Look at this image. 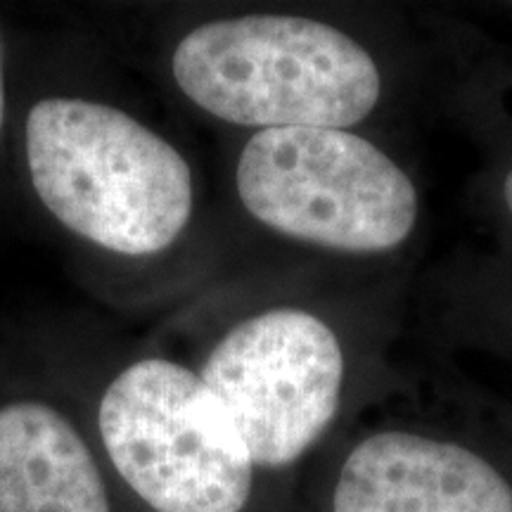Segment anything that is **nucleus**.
<instances>
[{
    "instance_id": "obj_3",
    "label": "nucleus",
    "mask_w": 512,
    "mask_h": 512,
    "mask_svg": "<svg viewBox=\"0 0 512 512\" xmlns=\"http://www.w3.org/2000/svg\"><path fill=\"white\" fill-rule=\"evenodd\" d=\"M238 192L264 226L339 252L399 247L418 219L406 171L347 128L259 131L240 155Z\"/></svg>"
},
{
    "instance_id": "obj_6",
    "label": "nucleus",
    "mask_w": 512,
    "mask_h": 512,
    "mask_svg": "<svg viewBox=\"0 0 512 512\" xmlns=\"http://www.w3.org/2000/svg\"><path fill=\"white\" fill-rule=\"evenodd\" d=\"M332 512H512V486L470 448L377 432L344 460Z\"/></svg>"
},
{
    "instance_id": "obj_1",
    "label": "nucleus",
    "mask_w": 512,
    "mask_h": 512,
    "mask_svg": "<svg viewBox=\"0 0 512 512\" xmlns=\"http://www.w3.org/2000/svg\"><path fill=\"white\" fill-rule=\"evenodd\" d=\"M27 162L50 214L110 252L157 254L190 221L188 162L117 107L79 98L36 102L27 117Z\"/></svg>"
},
{
    "instance_id": "obj_5",
    "label": "nucleus",
    "mask_w": 512,
    "mask_h": 512,
    "mask_svg": "<svg viewBox=\"0 0 512 512\" xmlns=\"http://www.w3.org/2000/svg\"><path fill=\"white\" fill-rule=\"evenodd\" d=\"M200 377L235 422L252 463L285 467L335 418L344 356L335 332L313 313L275 309L235 325Z\"/></svg>"
},
{
    "instance_id": "obj_4",
    "label": "nucleus",
    "mask_w": 512,
    "mask_h": 512,
    "mask_svg": "<svg viewBox=\"0 0 512 512\" xmlns=\"http://www.w3.org/2000/svg\"><path fill=\"white\" fill-rule=\"evenodd\" d=\"M100 437L121 479L157 512H242L252 456L200 375L145 358L110 384Z\"/></svg>"
},
{
    "instance_id": "obj_2",
    "label": "nucleus",
    "mask_w": 512,
    "mask_h": 512,
    "mask_svg": "<svg viewBox=\"0 0 512 512\" xmlns=\"http://www.w3.org/2000/svg\"><path fill=\"white\" fill-rule=\"evenodd\" d=\"M171 72L211 117L261 131L354 126L375 110L382 91L361 43L294 15L202 24L178 43Z\"/></svg>"
},
{
    "instance_id": "obj_9",
    "label": "nucleus",
    "mask_w": 512,
    "mask_h": 512,
    "mask_svg": "<svg viewBox=\"0 0 512 512\" xmlns=\"http://www.w3.org/2000/svg\"><path fill=\"white\" fill-rule=\"evenodd\" d=\"M503 197H505V204H508V209L512 211V171L503 183Z\"/></svg>"
},
{
    "instance_id": "obj_7",
    "label": "nucleus",
    "mask_w": 512,
    "mask_h": 512,
    "mask_svg": "<svg viewBox=\"0 0 512 512\" xmlns=\"http://www.w3.org/2000/svg\"><path fill=\"white\" fill-rule=\"evenodd\" d=\"M0 512H110L86 441L46 403L0 408Z\"/></svg>"
},
{
    "instance_id": "obj_8",
    "label": "nucleus",
    "mask_w": 512,
    "mask_h": 512,
    "mask_svg": "<svg viewBox=\"0 0 512 512\" xmlns=\"http://www.w3.org/2000/svg\"><path fill=\"white\" fill-rule=\"evenodd\" d=\"M5 119V83H3V50H0V128Z\"/></svg>"
}]
</instances>
